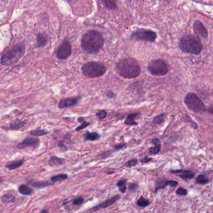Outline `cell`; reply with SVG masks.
<instances>
[{"label":"cell","mask_w":213,"mask_h":213,"mask_svg":"<svg viewBox=\"0 0 213 213\" xmlns=\"http://www.w3.org/2000/svg\"><path fill=\"white\" fill-rule=\"evenodd\" d=\"M40 213H48V211L46 210H41Z\"/></svg>","instance_id":"obj_43"},{"label":"cell","mask_w":213,"mask_h":213,"mask_svg":"<svg viewBox=\"0 0 213 213\" xmlns=\"http://www.w3.org/2000/svg\"><path fill=\"white\" fill-rule=\"evenodd\" d=\"M138 188V185H136V184H131L130 185H129V190H131V191H133V190H135L136 188Z\"/></svg>","instance_id":"obj_40"},{"label":"cell","mask_w":213,"mask_h":213,"mask_svg":"<svg viewBox=\"0 0 213 213\" xmlns=\"http://www.w3.org/2000/svg\"><path fill=\"white\" fill-rule=\"evenodd\" d=\"M151 143H152L153 145H158V144H160V140L158 138H154L153 140H152Z\"/></svg>","instance_id":"obj_41"},{"label":"cell","mask_w":213,"mask_h":213,"mask_svg":"<svg viewBox=\"0 0 213 213\" xmlns=\"http://www.w3.org/2000/svg\"><path fill=\"white\" fill-rule=\"evenodd\" d=\"M176 193L180 196H186L188 194V191L183 188H180L176 191Z\"/></svg>","instance_id":"obj_35"},{"label":"cell","mask_w":213,"mask_h":213,"mask_svg":"<svg viewBox=\"0 0 213 213\" xmlns=\"http://www.w3.org/2000/svg\"><path fill=\"white\" fill-rule=\"evenodd\" d=\"M208 182H209L208 178H207L203 175H200L196 178V183L199 185H206Z\"/></svg>","instance_id":"obj_26"},{"label":"cell","mask_w":213,"mask_h":213,"mask_svg":"<svg viewBox=\"0 0 213 213\" xmlns=\"http://www.w3.org/2000/svg\"><path fill=\"white\" fill-rule=\"evenodd\" d=\"M155 146V147H154L149 148L150 153L151 154H152V155H156V154H158V153H160V152L161 150V147L160 144H158V145H156Z\"/></svg>","instance_id":"obj_32"},{"label":"cell","mask_w":213,"mask_h":213,"mask_svg":"<svg viewBox=\"0 0 213 213\" xmlns=\"http://www.w3.org/2000/svg\"><path fill=\"white\" fill-rule=\"evenodd\" d=\"M83 202H84V199L81 197H79V198H77L74 199L73 201V205L78 206V205H81V204H83Z\"/></svg>","instance_id":"obj_37"},{"label":"cell","mask_w":213,"mask_h":213,"mask_svg":"<svg viewBox=\"0 0 213 213\" xmlns=\"http://www.w3.org/2000/svg\"><path fill=\"white\" fill-rule=\"evenodd\" d=\"M137 205L139 207L141 208H145L150 205V201L146 199H145L143 197H140L139 199L137 201Z\"/></svg>","instance_id":"obj_30"},{"label":"cell","mask_w":213,"mask_h":213,"mask_svg":"<svg viewBox=\"0 0 213 213\" xmlns=\"http://www.w3.org/2000/svg\"><path fill=\"white\" fill-rule=\"evenodd\" d=\"M195 176V174L190 170H183L181 173H180L179 177L183 180H191Z\"/></svg>","instance_id":"obj_19"},{"label":"cell","mask_w":213,"mask_h":213,"mask_svg":"<svg viewBox=\"0 0 213 213\" xmlns=\"http://www.w3.org/2000/svg\"><path fill=\"white\" fill-rule=\"evenodd\" d=\"M24 162V160H21L19 161L13 162L11 163H9L6 165V168L9 169V170H14L16 168H19V167L22 166Z\"/></svg>","instance_id":"obj_18"},{"label":"cell","mask_w":213,"mask_h":213,"mask_svg":"<svg viewBox=\"0 0 213 213\" xmlns=\"http://www.w3.org/2000/svg\"><path fill=\"white\" fill-rule=\"evenodd\" d=\"M104 40L102 34L98 31L89 30L81 39L82 49L89 54L98 53L103 48Z\"/></svg>","instance_id":"obj_1"},{"label":"cell","mask_w":213,"mask_h":213,"mask_svg":"<svg viewBox=\"0 0 213 213\" xmlns=\"http://www.w3.org/2000/svg\"><path fill=\"white\" fill-rule=\"evenodd\" d=\"M2 201L4 203H12L15 201V198L11 194H6L3 196Z\"/></svg>","instance_id":"obj_29"},{"label":"cell","mask_w":213,"mask_h":213,"mask_svg":"<svg viewBox=\"0 0 213 213\" xmlns=\"http://www.w3.org/2000/svg\"><path fill=\"white\" fill-rule=\"evenodd\" d=\"M24 51V45H17L2 55L0 62L3 65H10L16 63L23 56Z\"/></svg>","instance_id":"obj_5"},{"label":"cell","mask_w":213,"mask_h":213,"mask_svg":"<svg viewBox=\"0 0 213 213\" xmlns=\"http://www.w3.org/2000/svg\"><path fill=\"white\" fill-rule=\"evenodd\" d=\"M179 47L182 52L194 55H199L203 50L201 39L193 34L184 36L180 41Z\"/></svg>","instance_id":"obj_3"},{"label":"cell","mask_w":213,"mask_h":213,"mask_svg":"<svg viewBox=\"0 0 213 213\" xmlns=\"http://www.w3.org/2000/svg\"><path fill=\"white\" fill-rule=\"evenodd\" d=\"M18 191H19V193H21V195H26V196L32 195V193L33 192L32 189H31L30 188H29L28 186H27L26 185H21V186H20L19 187Z\"/></svg>","instance_id":"obj_20"},{"label":"cell","mask_w":213,"mask_h":213,"mask_svg":"<svg viewBox=\"0 0 213 213\" xmlns=\"http://www.w3.org/2000/svg\"><path fill=\"white\" fill-rule=\"evenodd\" d=\"M107 70L106 66L101 62L90 61L81 67L83 74L88 78H97L103 75Z\"/></svg>","instance_id":"obj_4"},{"label":"cell","mask_w":213,"mask_h":213,"mask_svg":"<svg viewBox=\"0 0 213 213\" xmlns=\"http://www.w3.org/2000/svg\"><path fill=\"white\" fill-rule=\"evenodd\" d=\"M30 185L36 188H44L50 186L51 184H50L48 182H35L31 183Z\"/></svg>","instance_id":"obj_24"},{"label":"cell","mask_w":213,"mask_h":213,"mask_svg":"<svg viewBox=\"0 0 213 213\" xmlns=\"http://www.w3.org/2000/svg\"><path fill=\"white\" fill-rule=\"evenodd\" d=\"M131 37L137 41L153 42L157 38V34L154 31L141 28L133 31L131 34Z\"/></svg>","instance_id":"obj_8"},{"label":"cell","mask_w":213,"mask_h":213,"mask_svg":"<svg viewBox=\"0 0 213 213\" xmlns=\"http://www.w3.org/2000/svg\"><path fill=\"white\" fill-rule=\"evenodd\" d=\"M104 7L108 9L115 10L117 9V4L115 0H101Z\"/></svg>","instance_id":"obj_17"},{"label":"cell","mask_w":213,"mask_h":213,"mask_svg":"<svg viewBox=\"0 0 213 213\" xmlns=\"http://www.w3.org/2000/svg\"><path fill=\"white\" fill-rule=\"evenodd\" d=\"M116 72L126 79H133L138 77L141 73V67L138 62L131 57L119 60L115 67Z\"/></svg>","instance_id":"obj_2"},{"label":"cell","mask_w":213,"mask_h":213,"mask_svg":"<svg viewBox=\"0 0 213 213\" xmlns=\"http://www.w3.org/2000/svg\"><path fill=\"white\" fill-rule=\"evenodd\" d=\"M126 147V145L125 144H120V145H117L114 146V149H115V150L118 151V150L124 149Z\"/></svg>","instance_id":"obj_38"},{"label":"cell","mask_w":213,"mask_h":213,"mask_svg":"<svg viewBox=\"0 0 213 213\" xmlns=\"http://www.w3.org/2000/svg\"><path fill=\"white\" fill-rule=\"evenodd\" d=\"M79 99H80V97L68 98V99H62L59 102L58 107L60 109H63L65 108L75 106L78 104Z\"/></svg>","instance_id":"obj_13"},{"label":"cell","mask_w":213,"mask_h":213,"mask_svg":"<svg viewBox=\"0 0 213 213\" xmlns=\"http://www.w3.org/2000/svg\"><path fill=\"white\" fill-rule=\"evenodd\" d=\"M71 54V46L67 41L63 42L58 48L56 55L59 59L64 60L68 58Z\"/></svg>","instance_id":"obj_9"},{"label":"cell","mask_w":213,"mask_h":213,"mask_svg":"<svg viewBox=\"0 0 213 213\" xmlns=\"http://www.w3.org/2000/svg\"><path fill=\"white\" fill-rule=\"evenodd\" d=\"M25 123H26L25 121L23 122L21 120H16L15 122L10 123L9 128V129H11V130H15V129L17 130L19 128L23 126L25 124Z\"/></svg>","instance_id":"obj_25"},{"label":"cell","mask_w":213,"mask_h":213,"mask_svg":"<svg viewBox=\"0 0 213 213\" xmlns=\"http://www.w3.org/2000/svg\"><path fill=\"white\" fill-rule=\"evenodd\" d=\"M64 163V160L58 158L56 156L52 157L49 160V165L51 167H58L63 165Z\"/></svg>","instance_id":"obj_16"},{"label":"cell","mask_w":213,"mask_h":213,"mask_svg":"<svg viewBox=\"0 0 213 213\" xmlns=\"http://www.w3.org/2000/svg\"><path fill=\"white\" fill-rule=\"evenodd\" d=\"M165 114H160L158 116H156L154 120H153V122L156 124H161L162 123L164 122L165 121Z\"/></svg>","instance_id":"obj_31"},{"label":"cell","mask_w":213,"mask_h":213,"mask_svg":"<svg viewBox=\"0 0 213 213\" xmlns=\"http://www.w3.org/2000/svg\"><path fill=\"white\" fill-rule=\"evenodd\" d=\"M193 29L196 36H201L204 38H206L208 36V32L203 23L199 21L196 20L193 23Z\"/></svg>","instance_id":"obj_10"},{"label":"cell","mask_w":213,"mask_h":213,"mask_svg":"<svg viewBox=\"0 0 213 213\" xmlns=\"http://www.w3.org/2000/svg\"><path fill=\"white\" fill-rule=\"evenodd\" d=\"M148 70L155 76H163L168 74L169 68L167 63L163 59L153 60L149 64Z\"/></svg>","instance_id":"obj_7"},{"label":"cell","mask_w":213,"mask_h":213,"mask_svg":"<svg viewBox=\"0 0 213 213\" xmlns=\"http://www.w3.org/2000/svg\"><path fill=\"white\" fill-rule=\"evenodd\" d=\"M107 116V112L106 110H99L98 112L96 113V117L99 120H103Z\"/></svg>","instance_id":"obj_33"},{"label":"cell","mask_w":213,"mask_h":213,"mask_svg":"<svg viewBox=\"0 0 213 213\" xmlns=\"http://www.w3.org/2000/svg\"><path fill=\"white\" fill-rule=\"evenodd\" d=\"M90 125V123L86 121H83L82 124L80 125L79 127H78L76 128V131H79V130H81L85 128H86L88 126H89Z\"/></svg>","instance_id":"obj_36"},{"label":"cell","mask_w":213,"mask_h":213,"mask_svg":"<svg viewBox=\"0 0 213 213\" xmlns=\"http://www.w3.org/2000/svg\"><path fill=\"white\" fill-rule=\"evenodd\" d=\"M39 140L37 138H27L17 145V148L19 150H23L29 147L36 148L39 145Z\"/></svg>","instance_id":"obj_11"},{"label":"cell","mask_w":213,"mask_h":213,"mask_svg":"<svg viewBox=\"0 0 213 213\" xmlns=\"http://www.w3.org/2000/svg\"><path fill=\"white\" fill-rule=\"evenodd\" d=\"M126 182H127L126 180L122 179L117 183V186L119 188V191L122 193H124L127 190V188L126 186Z\"/></svg>","instance_id":"obj_27"},{"label":"cell","mask_w":213,"mask_h":213,"mask_svg":"<svg viewBox=\"0 0 213 213\" xmlns=\"http://www.w3.org/2000/svg\"><path fill=\"white\" fill-rule=\"evenodd\" d=\"M178 185V183L176 181H174V180H169V181H166L165 183H164V185L163 186H160V187H158L156 188V191H155V193H156L158 190H161V189H163L165 188H166L167 186H170L171 187H176Z\"/></svg>","instance_id":"obj_22"},{"label":"cell","mask_w":213,"mask_h":213,"mask_svg":"<svg viewBox=\"0 0 213 213\" xmlns=\"http://www.w3.org/2000/svg\"><path fill=\"white\" fill-rule=\"evenodd\" d=\"M139 115L138 114H129L127 118L126 119L125 121H124V123L127 125L129 126H134V125H137L138 123L137 122L135 121V119L136 117H138Z\"/></svg>","instance_id":"obj_15"},{"label":"cell","mask_w":213,"mask_h":213,"mask_svg":"<svg viewBox=\"0 0 213 213\" xmlns=\"http://www.w3.org/2000/svg\"><path fill=\"white\" fill-rule=\"evenodd\" d=\"M137 163H138V160L136 159H132V160H130L128 162H127L124 165L126 167L130 168V167H132L136 165Z\"/></svg>","instance_id":"obj_34"},{"label":"cell","mask_w":213,"mask_h":213,"mask_svg":"<svg viewBox=\"0 0 213 213\" xmlns=\"http://www.w3.org/2000/svg\"><path fill=\"white\" fill-rule=\"evenodd\" d=\"M30 135L34 137H40V136H43L48 133V131L46 130H43V129H38V130H31L29 132Z\"/></svg>","instance_id":"obj_23"},{"label":"cell","mask_w":213,"mask_h":213,"mask_svg":"<svg viewBox=\"0 0 213 213\" xmlns=\"http://www.w3.org/2000/svg\"><path fill=\"white\" fill-rule=\"evenodd\" d=\"M68 178V175L67 174H59L58 175L54 176L53 177H52L51 178V180L55 183V182H61V181H63L65 180Z\"/></svg>","instance_id":"obj_28"},{"label":"cell","mask_w":213,"mask_h":213,"mask_svg":"<svg viewBox=\"0 0 213 213\" xmlns=\"http://www.w3.org/2000/svg\"><path fill=\"white\" fill-rule=\"evenodd\" d=\"M48 42V38L46 35L39 34L37 37V44L39 47L44 46Z\"/></svg>","instance_id":"obj_21"},{"label":"cell","mask_w":213,"mask_h":213,"mask_svg":"<svg viewBox=\"0 0 213 213\" xmlns=\"http://www.w3.org/2000/svg\"><path fill=\"white\" fill-rule=\"evenodd\" d=\"M99 138H100V135L97 132H86L83 135V138L85 141L94 142V141L98 140Z\"/></svg>","instance_id":"obj_14"},{"label":"cell","mask_w":213,"mask_h":213,"mask_svg":"<svg viewBox=\"0 0 213 213\" xmlns=\"http://www.w3.org/2000/svg\"><path fill=\"white\" fill-rule=\"evenodd\" d=\"M151 160H152L151 158L145 157V158H144L143 160H141V162L142 163H148V162H150Z\"/></svg>","instance_id":"obj_39"},{"label":"cell","mask_w":213,"mask_h":213,"mask_svg":"<svg viewBox=\"0 0 213 213\" xmlns=\"http://www.w3.org/2000/svg\"><path fill=\"white\" fill-rule=\"evenodd\" d=\"M78 122H83V121H84L83 117H80V118H79V119H78Z\"/></svg>","instance_id":"obj_42"},{"label":"cell","mask_w":213,"mask_h":213,"mask_svg":"<svg viewBox=\"0 0 213 213\" xmlns=\"http://www.w3.org/2000/svg\"><path fill=\"white\" fill-rule=\"evenodd\" d=\"M185 104L189 110L195 113L203 112L207 110L201 99L196 94L192 92L186 94L185 97Z\"/></svg>","instance_id":"obj_6"},{"label":"cell","mask_w":213,"mask_h":213,"mask_svg":"<svg viewBox=\"0 0 213 213\" xmlns=\"http://www.w3.org/2000/svg\"><path fill=\"white\" fill-rule=\"evenodd\" d=\"M119 198H120V196L119 195H116L115 196H113V197H112V198L106 200L105 201L99 204L98 205L92 208L91 210L93 211H97V210H100V209H104V208H108L110 206H111L113 204H114L118 200H119Z\"/></svg>","instance_id":"obj_12"}]
</instances>
